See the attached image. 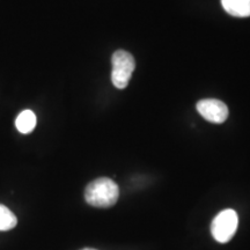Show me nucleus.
<instances>
[{"mask_svg":"<svg viewBox=\"0 0 250 250\" xmlns=\"http://www.w3.org/2000/svg\"><path fill=\"white\" fill-rule=\"evenodd\" d=\"M120 197V188L108 177H101L87 186L85 199L89 205L95 208H110L116 204Z\"/></svg>","mask_w":250,"mask_h":250,"instance_id":"1","label":"nucleus"},{"mask_svg":"<svg viewBox=\"0 0 250 250\" xmlns=\"http://www.w3.org/2000/svg\"><path fill=\"white\" fill-rule=\"evenodd\" d=\"M112 71L111 83L116 88L124 89L129 85V81L134 71V58L125 50H117L111 57Z\"/></svg>","mask_w":250,"mask_h":250,"instance_id":"2","label":"nucleus"},{"mask_svg":"<svg viewBox=\"0 0 250 250\" xmlns=\"http://www.w3.org/2000/svg\"><path fill=\"white\" fill-rule=\"evenodd\" d=\"M237 225H239V218L235 211L230 208L221 211L212 221V236L219 243H227L235 235Z\"/></svg>","mask_w":250,"mask_h":250,"instance_id":"3","label":"nucleus"},{"mask_svg":"<svg viewBox=\"0 0 250 250\" xmlns=\"http://www.w3.org/2000/svg\"><path fill=\"white\" fill-rule=\"evenodd\" d=\"M196 107L203 118L212 123H224L228 117L227 105L217 99L201 100Z\"/></svg>","mask_w":250,"mask_h":250,"instance_id":"4","label":"nucleus"},{"mask_svg":"<svg viewBox=\"0 0 250 250\" xmlns=\"http://www.w3.org/2000/svg\"><path fill=\"white\" fill-rule=\"evenodd\" d=\"M221 4L225 11L233 17H250V0H221Z\"/></svg>","mask_w":250,"mask_h":250,"instance_id":"5","label":"nucleus"},{"mask_svg":"<svg viewBox=\"0 0 250 250\" xmlns=\"http://www.w3.org/2000/svg\"><path fill=\"white\" fill-rule=\"evenodd\" d=\"M15 126L21 133H30L36 126V115L31 110H23L15 121Z\"/></svg>","mask_w":250,"mask_h":250,"instance_id":"6","label":"nucleus"},{"mask_svg":"<svg viewBox=\"0 0 250 250\" xmlns=\"http://www.w3.org/2000/svg\"><path fill=\"white\" fill-rule=\"evenodd\" d=\"M17 217L9 208L0 205V230H9L17 226Z\"/></svg>","mask_w":250,"mask_h":250,"instance_id":"7","label":"nucleus"},{"mask_svg":"<svg viewBox=\"0 0 250 250\" xmlns=\"http://www.w3.org/2000/svg\"><path fill=\"white\" fill-rule=\"evenodd\" d=\"M83 250H95V249H89V248H87V249H83Z\"/></svg>","mask_w":250,"mask_h":250,"instance_id":"8","label":"nucleus"}]
</instances>
